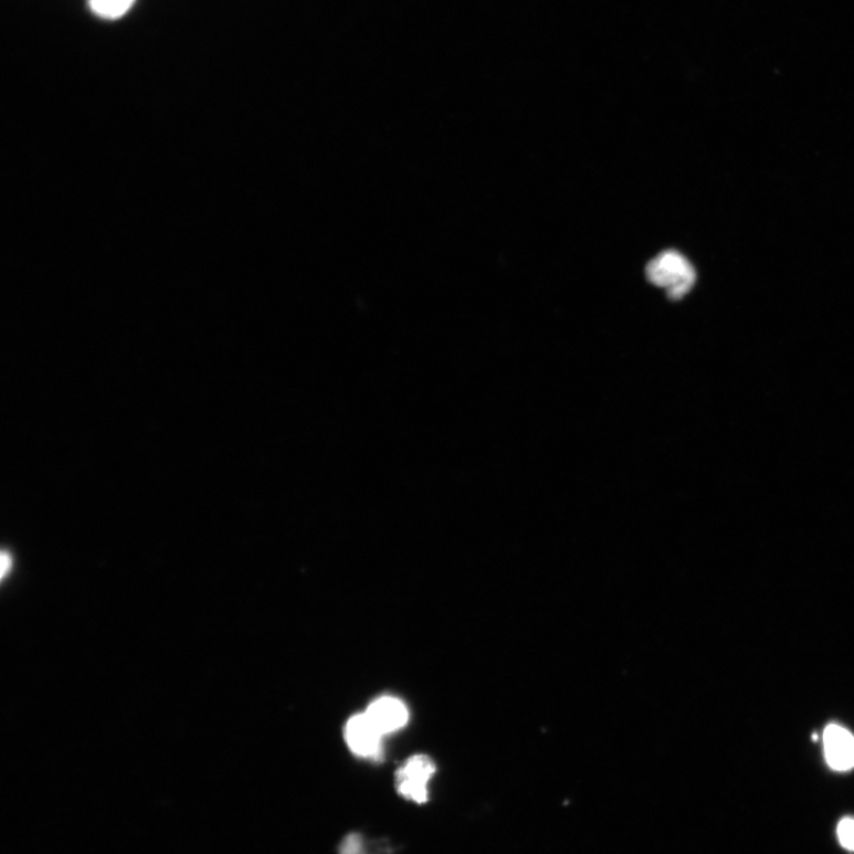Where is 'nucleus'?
I'll return each mask as SVG.
<instances>
[{
  "label": "nucleus",
  "mask_w": 854,
  "mask_h": 854,
  "mask_svg": "<svg viewBox=\"0 0 854 854\" xmlns=\"http://www.w3.org/2000/svg\"><path fill=\"white\" fill-rule=\"evenodd\" d=\"M825 756L829 766L836 771L854 768V737L836 724H830L824 732Z\"/></svg>",
  "instance_id": "nucleus-5"
},
{
  "label": "nucleus",
  "mask_w": 854,
  "mask_h": 854,
  "mask_svg": "<svg viewBox=\"0 0 854 854\" xmlns=\"http://www.w3.org/2000/svg\"><path fill=\"white\" fill-rule=\"evenodd\" d=\"M11 569V557L8 553L2 556V578L4 579L9 570Z\"/></svg>",
  "instance_id": "nucleus-8"
},
{
  "label": "nucleus",
  "mask_w": 854,
  "mask_h": 854,
  "mask_svg": "<svg viewBox=\"0 0 854 854\" xmlns=\"http://www.w3.org/2000/svg\"><path fill=\"white\" fill-rule=\"evenodd\" d=\"M134 3L135 0H89L93 12L107 20L123 18Z\"/></svg>",
  "instance_id": "nucleus-6"
},
{
  "label": "nucleus",
  "mask_w": 854,
  "mask_h": 854,
  "mask_svg": "<svg viewBox=\"0 0 854 854\" xmlns=\"http://www.w3.org/2000/svg\"><path fill=\"white\" fill-rule=\"evenodd\" d=\"M646 275L652 284L666 288L672 301L684 298L697 280L695 267L675 251H666L655 256L646 267Z\"/></svg>",
  "instance_id": "nucleus-1"
},
{
  "label": "nucleus",
  "mask_w": 854,
  "mask_h": 854,
  "mask_svg": "<svg viewBox=\"0 0 854 854\" xmlns=\"http://www.w3.org/2000/svg\"><path fill=\"white\" fill-rule=\"evenodd\" d=\"M365 714L383 736L404 728L409 721L407 705L389 696L375 700Z\"/></svg>",
  "instance_id": "nucleus-4"
},
{
  "label": "nucleus",
  "mask_w": 854,
  "mask_h": 854,
  "mask_svg": "<svg viewBox=\"0 0 854 854\" xmlns=\"http://www.w3.org/2000/svg\"><path fill=\"white\" fill-rule=\"evenodd\" d=\"M383 735L366 714L351 717L345 729L346 742L352 753L362 759H379Z\"/></svg>",
  "instance_id": "nucleus-3"
},
{
  "label": "nucleus",
  "mask_w": 854,
  "mask_h": 854,
  "mask_svg": "<svg viewBox=\"0 0 854 854\" xmlns=\"http://www.w3.org/2000/svg\"><path fill=\"white\" fill-rule=\"evenodd\" d=\"M837 837L842 846L854 852V818H845L837 825Z\"/></svg>",
  "instance_id": "nucleus-7"
},
{
  "label": "nucleus",
  "mask_w": 854,
  "mask_h": 854,
  "mask_svg": "<svg viewBox=\"0 0 854 854\" xmlns=\"http://www.w3.org/2000/svg\"><path fill=\"white\" fill-rule=\"evenodd\" d=\"M436 770V765L426 755L410 757L397 771L396 783L398 793L414 803H426L429 800V786Z\"/></svg>",
  "instance_id": "nucleus-2"
}]
</instances>
